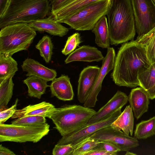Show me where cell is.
I'll return each instance as SVG.
<instances>
[{
    "label": "cell",
    "instance_id": "obj_19",
    "mask_svg": "<svg viewBox=\"0 0 155 155\" xmlns=\"http://www.w3.org/2000/svg\"><path fill=\"white\" fill-rule=\"evenodd\" d=\"M52 104L45 101L29 105L22 109H17L11 117L12 119L18 118L28 116H41L49 118L55 108Z\"/></svg>",
    "mask_w": 155,
    "mask_h": 155
},
{
    "label": "cell",
    "instance_id": "obj_34",
    "mask_svg": "<svg viewBox=\"0 0 155 155\" xmlns=\"http://www.w3.org/2000/svg\"><path fill=\"white\" fill-rule=\"evenodd\" d=\"M18 100L17 99L14 104L10 107L5 109H0V124H3L14 115L17 109Z\"/></svg>",
    "mask_w": 155,
    "mask_h": 155
},
{
    "label": "cell",
    "instance_id": "obj_20",
    "mask_svg": "<svg viewBox=\"0 0 155 155\" xmlns=\"http://www.w3.org/2000/svg\"><path fill=\"white\" fill-rule=\"evenodd\" d=\"M98 0H68L61 8L51 13V16L60 22L85 6Z\"/></svg>",
    "mask_w": 155,
    "mask_h": 155
},
{
    "label": "cell",
    "instance_id": "obj_37",
    "mask_svg": "<svg viewBox=\"0 0 155 155\" xmlns=\"http://www.w3.org/2000/svg\"><path fill=\"white\" fill-rule=\"evenodd\" d=\"M68 0H49L51 6V13L61 8Z\"/></svg>",
    "mask_w": 155,
    "mask_h": 155
},
{
    "label": "cell",
    "instance_id": "obj_23",
    "mask_svg": "<svg viewBox=\"0 0 155 155\" xmlns=\"http://www.w3.org/2000/svg\"><path fill=\"white\" fill-rule=\"evenodd\" d=\"M134 118L132 109L128 105L123 112L110 125L114 129L122 130L126 135L132 136L133 133Z\"/></svg>",
    "mask_w": 155,
    "mask_h": 155
},
{
    "label": "cell",
    "instance_id": "obj_6",
    "mask_svg": "<svg viewBox=\"0 0 155 155\" xmlns=\"http://www.w3.org/2000/svg\"><path fill=\"white\" fill-rule=\"evenodd\" d=\"M111 0H100L81 8L61 21L78 31L92 30L98 20L106 15Z\"/></svg>",
    "mask_w": 155,
    "mask_h": 155
},
{
    "label": "cell",
    "instance_id": "obj_29",
    "mask_svg": "<svg viewBox=\"0 0 155 155\" xmlns=\"http://www.w3.org/2000/svg\"><path fill=\"white\" fill-rule=\"evenodd\" d=\"M39 51L40 55L45 62L48 63L53 54V45L51 38L48 35L43 36L35 45Z\"/></svg>",
    "mask_w": 155,
    "mask_h": 155
},
{
    "label": "cell",
    "instance_id": "obj_14",
    "mask_svg": "<svg viewBox=\"0 0 155 155\" xmlns=\"http://www.w3.org/2000/svg\"><path fill=\"white\" fill-rule=\"evenodd\" d=\"M150 99L147 93L141 87L131 90L128 101L137 120L148 111Z\"/></svg>",
    "mask_w": 155,
    "mask_h": 155
},
{
    "label": "cell",
    "instance_id": "obj_33",
    "mask_svg": "<svg viewBox=\"0 0 155 155\" xmlns=\"http://www.w3.org/2000/svg\"><path fill=\"white\" fill-rule=\"evenodd\" d=\"M74 146L71 144H56L52 152L53 155H73Z\"/></svg>",
    "mask_w": 155,
    "mask_h": 155
},
{
    "label": "cell",
    "instance_id": "obj_31",
    "mask_svg": "<svg viewBox=\"0 0 155 155\" xmlns=\"http://www.w3.org/2000/svg\"><path fill=\"white\" fill-rule=\"evenodd\" d=\"M46 123L45 117L41 116H33L18 118L12 121L11 124L13 125H39Z\"/></svg>",
    "mask_w": 155,
    "mask_h": 155
},
{
    "label": "cell",
    "instance_id": "obj_32",
    "mask_svg": "<svg viewBox=\"0 0 155 155\" xmlns=\"http://www.w3.org/2000/svg\"><path fill=\"white\" fill-rule=\"evenodd\" d=\"M81 38L80 34L76 32L68 38L64 48L62 50V53L65 55L72 53L81 43Z\"/></svg>",
    "mask_w": 155,
    "mask_h": 155
},
{
    "label": "cell",
    "instance_id": "obj_24",
    "mask_svg": "<svg viewBox=\"0 0 155 155\" xmlns=\"http://www.w3.org/2000/svg\"><path fill=\"white\" fill-rule=\"evenodd\" d=\"M46 80L38 77L31 76L28 77L23 81L28 87V95L40 99L42 95L45 94L46 88L49 87Z\"/></svg>",
    "mask_w": 155,
    "mask_h": 155
},
{
    "label": "cell",
    "instance_id": "obj_30",
    "mask_svg": "<svg viewBox=\"0 0 155 155\" xmlns=\"http://www.w3.org/2000/svg\"><path fill=\"white\" fill-rule=\"evenodd\" d=\"M100 142L91 136L88 137L73 146V155H83L85 153L97 147Z\"/></svg>",
    "mask_w": 155,
    "mask_h": 155
},
{
    "label": "cell",
    "instance_id": "obj_9",
    "mask_svg": "<svg viewBox=\"0 0 155 155\" xmlns=\"http://www.w3.org/2000/svg\"><path fill=\"white\" fill-rule=\"evenodd\" d=\"M120 108L108 117L95 123L87 124L77 130L62 136L58 144H70L74 146L98 130L110 126L122 113Z\"/></svg>",
    "mask_w": 155,
    "mask_h": 155
},
{
    "label": "cell",
    "instance_id": "obj_11",
    "mask_svg": "<svg viewBox=\"0 0 155 155\" xmlns=\"http://www.w3.org/2000/svg\"><path fill=\"white\" fill-rule=\"evenodd\" d=\"M106 56L102 60V65L96 83L83 106L91 108L95 106L97 101V96L101 90L103 81L106 75L113 69L115 58V52L113 48H107Z\"/></svg>",
    "mask_w": 155,
    "mask_h": 155
},
{
    "label": "cell",
    "instance_id": "obj_27",
    "mask_svg": "<svg viewBox=\"0 0 155 155\" xmlns=\"http://www.w3.org/2000/svg\"><path fill=\"white\" fill-rule=\"evenodd\" d=\"M11 76L0 83V108H5L13 95L14 84Z\"/></svg>",
    "mask_w": 155,
    "mask_h": 155
},
{
    "label": "cell",
    "instance_id": "obj_1",
    "mask_svg": "<svg viewBox=\"0 0 155 155\" xmlns=\"http://www.w3.org/2000/svg\"><path fill=\"white\" fill-rule=\"evenodd\" d=\"M150 64L144 45L136 40L125 42L115 56L110 77L118 86L136 87L139 86V72Z\"/></svg>",
    "mask_w": 155,
    "mask_h": 155
},
{
    "label": "cell",
    "instance_id": "obj_28",
    "mask_svg": "<svg viewBox=\"0 0 155 155\" xmlns=\"http://www.w3.org/2000/svg\"><path fill=\"white\" fill-rule=\"evenodd\" d=\"M146 47L147 58L150 64L155 62V28L137 40Z\"/></svg>",
    "mask_w": 155,
    "mask_h": 155
},
{
    "label": "cell",
    "instance_id": "obj_3",
    "mask_svg": "<svg viewBox=\"0 0 155 155\" xmlns=\"http://www.w3.org/2000/svg\"><path fill=\"white\" fill-rule=\"evenodd\" d=\"M50 10L49 0H10L6 9L0 17V28L43 19Z\"/></svg>",
    "mask_w": 155,
    "mask_h": 155
},
{
    "label": "cell",
    "instance_id": "obj_36",
    "mask_svg": "<svg viewBox=\"0 0 155 155\" xmlns=\"http://www.w3.org/2000/svg\"><path fill=\"white\" fill-rule=\"evenodd\" d=\"M117 152H110L103 149L95 148L85 153L83 155H116Z\"/></svg>",
    "mask_w": 155,
    "mask_h": 155
},
{
    "label": "cell",
    "instance_id": "obj_39",
    "mask_svg": "<svg viewBox=\"0 0 155 155\" xmlns=\"http://www.w3.org/2000/svg\"><path fill=\"white\" fill-rule=\"evenodd\" d=\"M13 152L7 148L3 147L1 144L0 145V155H15Z\"/></svg>",
    "mask_w": 155,
    "mask_h": 155
},
{
    "label": "cell",
    "instance_id": "obj_17",
    "mask_svg": "<svg viewBox=\"0 0 155 155\" xmlns=\"http://www.w3.org/2000/svg\"><path fill=\"white\" fill-rule=\"evenodd\" d=\"M49 85L51 97L55 96L63 101H71L73 99L74 93L68 76L62 74L55 78Z\"/></svg>",
    "mask_w": 155,
    "mask_h": 155
},
{
    "label": "cell",
    "instance_id": "obj_7",
    "mask_svg": "<svg viewBox=\"0 0 155 155\" xmlns=\"http://www.w3.org/2000/svg\"><path fill=\"white\" fill-rule=\"evenodd\" d=\"M49 127L46 123L28 125L0 124V142L37 143L48 134Z\"/></svg>",
    "mask_w": 155,
    "mask_h": 155
},
{
    "label": "cell",
    "instance_id": "obj_2",
    "mask_svg": "<svg viewBox=\"0 0 155 155\" xmlns=\"http://www.w3.org/2000/svg\"><path fill=\"white\" fill-rule=\"evenodd\" d=\"M106 15L111 45H117L134 38L136 30L131 0H111Z\"/></svg>",
    "mask_w": 155,
    "mask_h": 155
},
{
    "label": "cell",
    "instance_id": "obj_13",
    "mask_svg": "<svg viewBox=\"0 0 155 155\" xmlns=\"http://www.w3.org/2000/svg\"><path fill=\"white\" fill-rule=\"evenodd\" d=\"M128 101V96L125 93L117 91L111 99L91 118L87 124L101 120L110 116L116 111L121 108Z\"/></svg>",
    "mask_w": 155,
    "mask_h": 155
},
{
    "label": "cell",
    "instance_id": "obj_15",
    "mask_svg": "<svg viewBox=\"0 0 155 155\" xmlns=\"http://www.w3.org/2000/svg\"><path fill=\"white\" fill-rule=\"evenodd\" d=\"M21 67L23 71L27 72V76H34L47 81H52L57 75L55 70L49 68L31 58H27L24 60Z\"/></svg>",
    "mask_w": 155,
    "mask_h": 155
},
{
    "label": "cell",
    "instance_id": "obj_5",
    "mask_svg": "<svg viewBox=\"0 0 155 155\" xmlns=\"http://www.w3.org/2000/svg\"><path fill=\"white\" fill-rule=\"evenodd\" d=\"M1 29L0 53L12 56L27 50L37 35L36 31L26 23L9 25Z\"/></svg>",
    "mask_w": 155,
    "mask_h": 155
},
{
    "label": "cell",
    "instance_id": "obj_8",
    "mask_svg": "<svg viewBox=\"0 0 155 155\" xmlns=\"http://www.w3.org/2000/svg\"><path fill=\"white\" fill-rule=\"evenodd\" d=\"M138 40L155 28V5L151 0H131Z\"/></svg>",
    "mask_w": 155,
    "mask_h": 155
},
{
    "label": "cell",
    "instance_id": "obj_10",
    "mask_svg": "<svg viewBox=\"0 0 155 155\" xmlns=\"http://www.w3.org/2000/svg\"><path fill=\"white\" fill-rule=\"evenodd\" d=\"M90 136L99 141L113 143L119 147L121 151H128L139 145L137 139L127 135L111 126L98 130Z\"/></svg>",
    "mask_w": 155,
    "mask_h": 155
},
{
    "label": "cell",
    "instance_id": "obj_26",
    "mask_svg": "<svg viewBox=\"0 0 155 155\" xmlns=\"http://www.w3.org/2000/svg\"><path fill=\"white\" fill-rule=\"evenodd\" d=\"M155 135V117L142 121L136 125L134 137L137 139H146Z\"/></svg>",
    "mask_w": 155,
    "mask_h": 155
},
{
    "label": "cell",
    "instance_id": "obj_21",
    "mask_svg": "<svg viewBox=\"0 0 155 155\" xmlns=\"http://www.w3.org/2000/svg\"><path fill=\"white\" fill-rule=\"evenodd\" d=\"M138 79L139 86L148 94L151 100L155 98V62L148 68L140 71Z\"/></svg>",
    "mask_w": 155,
    "mask_h": 155
},
{
    "label": "cell",
    "instance_id": "obj_40",
    "mask_svg": "<svg viewBox=\"0 0 155 155\" xmlns=\"http://www.w3.org/2000/svg\"><path fill=\"white\" fill-rule=\"evenodd\" d=\"M125 155H135L136 154L129 152V151H126V153L125 154Z\"/></svg>",
    "mask_w": 155,
    "mask_h": 155
},
{
    "label": "cell",
    "instance_id": "obj_12",
    "mask_svg": "<svg viewBox=\"0 0 155 155\" xmlns=\"http://www.w3.org/2000/svg\"><path fill=\"white\" fill-rule=\"evenodd\" d=\"M101 68L97 66H88L81 72L78 81L77 98L79 102L84 103L94 85Z\"/></svg>",
    "mask_w": 155,
    "mask_h": 155
},
{
    "label": "cell",
    "instance_id": "obj_4",
    "mask_svg": "<svg viewBox=\"0 0 155 155\" xmlns=\"http://www.w3.org/2000/svg\"><path fill=\"white\" fill-rule=\"evenodd\" d=\"M96 111L78 105H66L55 108L49 118L61 136L68 134L87 124Z\"/></svg>",
    "mask_w": 155,
    "mask_h": 155
},
{
    "label": "cell",
    "instance_id": "obj_35",
    "mask_svg": "<svg viewBox=\"0 0 155 155\" xmlns=\"http://www.w3.org/2000/svg\"><path fill=\"white\" fill-rule=\"evenodd\" d=\"M110 152H117L120 151L119 147L115 144L107 141H100L96 147Z\"/></svg>",
    "mask_w": 155,
    "mask_h": 155
},
{
    "label": "cell",
    "instance_id": "obj_38",
    "mask_svg": "<svg viewBox=\"0 0 155 155\" xmlns=\"http://www.w3.org/2000/svg\"><path fill=\"white\" fill-rule=\"evenodd\" d=\"M10 0H0V17H1L6 9Z\"/></svg>",
    "mask_w": 155,
    "mask_h": 155
},
{
    "label": "cell",
    "instance_id": "obj_25",
    "mask_svg": "<svg viewBox=\"0 0 155 155\" xmlns=\"http://www.w3.org/2000/svg\"><path fill=\"white\" fill-rule=\"evenodd\" d=\"M18 70L17 62L12 55L0 53V83L13 77Z\"/></svg>",
    "mask_w": 155,
    "mask_h": 155
},
{
    "label": "cell",
    "instance_id": "obj_16",
    "mask_svg": "<svg viewBox=\"0 0 155 155\" xmlns=\"http://www.w3.org/2000/svg\"><path fill=\"white\" fill-rule=\"evenodd\" d=\"M36 31L46 32L50 35L62 37L67 34L69 29L51 17L28 23Z\"/></svg>",
    "mask_w": 155,
    "mask_h": 155
},
{
    "label": "cell",
    "instance_id": "obj_22",
    "mask_svg": "<svg viewBox=\"0 0 155 155\" xmlns=\"http://www.w3.org/2000/svg\"><path fill=\"white\" fill-rule=\"evenodd\" d=\"M92 31L95 35V42L97 45L103 48L110 47V39L108 23L105 15L97 22Z\"/></svg>",
    "mask_w": 155,
    "mask_h": 155
},
{
    "label": "cell",
    "instance_id": "obj_18",
    "mask_svg": "<svg viewBox=\"0 0 155 155\" xmlns=\"http://www.w3.org/2000/svg\"><path fill=\"white\" fill-rule=\"evenodd\" d=\"M104 58L101 52L96 48L84 45L71 53L64 62L68 64L74 61L98 62L103 60Z\"/></svg>",
    "mask_w": 155,
    "mask_h": 155
},
{
    "label": "cell",
    "instance_id": "obj_41",
    "mask_svg": "<svg viewBox=\"0 0 155 155\" xmlns=\"http://www.w3.org/2000/svg\"><path fill=\"white\" fill-rule=\"evenodd\" d=\"M153 3H154V5H155V0H151Z\"/></svg>",
    "mask_w": 155,
    "mask_h": 155
}]
</instances>
